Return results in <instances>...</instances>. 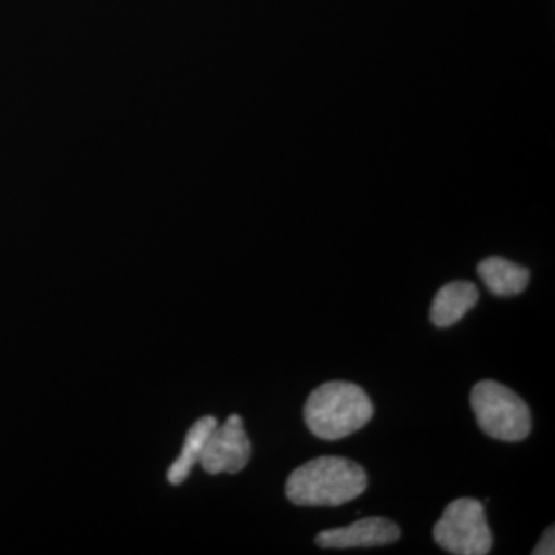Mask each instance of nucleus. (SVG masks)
Listing matches in <instances>:
<instances>
[{"label": "nucleus", "mask_w": 555, "mask_h": 555, "mask_svg": "<svg viewBox=\"0 0 555 555\" xmlns=\"http://www.w3.org/2000/svg\"><path fill=\"white\" fill-rule=\"evenodd\" d=\"M434 540L438 546L455 555L491 553L492 534L485 506L476 499H456L449 503L434 526Z\"/></svg>", "instance_id": "nucleus-4"}, {"label": "nucleus", "mask_w": 555, "mask_h": 555, "mask_svg": "<svg viewBox=\"0 0 555 555\" xmlns=\"http://www.w3.org/2000/svg\"><path fill=\"white\" fill-rule=\"evenodd\" d=\"M478 276L495 297H516L529 283V270L505 258L491 257L477 268Z\"/></svg>", "instance_id": "nucleus-8"}, {"label": "nucleus", "mask_w": 555, "mask_h": 555, "mask_svg": "<svg viewBox=\"0 0 555 555\" xmlns=\"http://www.w3.org/2000/svg\"><path fill=\"white\" fill-rule=\"evenodd\" d=\"M478 288L470 281H452L437 292L430 306V321L437 327H451L459 323L478 302Z\"/></svg>", "instance_id": "nucleus-7"}, {"label": "nucleus", "mask_w": 555, "mask_h": 555, "mask_svg": "<svg viewBox=\"0 0 555 555\" xmlns=\"http://www.w3.org/2000/svg\"><path fill=\"white\" fill-rule=\"evenodd\" d=\"M470 406L478 426L500 441H521L531 433L532 420L528 404L509 387L485 379L470 392Z\"/></svg>", "instance_id": "nucleus-3"}, {"label": "nucleus", "mask_w": 555, "mask_h": 555, "mask_svg": "<svg viewBox=\"0 0 555 555\" xmlns=\"http://www.w3.org/2000/svg\"><path fill=\"white\" fill-rule=\"evenodd\" d=\"M374 415L371 398L360 386L328 382L317 387L305 406L310 433L321 440H339L367 425Z\"/></svg>", "instance_id": "nucleus-2"}, {"label": "nucleus", "mask_w": 555, "mask_h": 555, "mask_svg": "<svg viewBox=\"0 0 555 555\" xmlns=\"http://www.w3.org/2000/svg\"><path fill=\"white\" fill-rule=\"evenodd\" d=\"M366 488V473L358 463L343 456H320L288 476L286 495L297 506L337 507L358 499Z\"/></svg>", "instance_id": "nucleus-1"}, {"label": "nucleus", "mask_w": 555, "mask_h": 555, "mask_svg": "<svg viewBox=\"0 0 555 555\" xmlns=\"http://www.w3.org/2000/svg\"><path fill=\"white\" fill-rule=\"evenodd\" d=\"M400 528L389 518L367 517L345 528L327 529L317 535L315 543L324 550L374 547L390 545L400 539Z\"/></svg>", "instance_id": "nucleus-6"}, {"label": "nucleus", "mask_w": 555, "mask_h": 555, "mask_svg": "<svg viewBox=\"0 0 555 555\" xmlns=\"http://www.w3.org/2000/svg\"><path fill=\"white\" fill-rule=\"evenodd\" d=\"M555 529L554 526H550L543 534L540 542L537 543L532 554L534 555H554L555 554Z\"/></svg>", "instance_id": "nucleus-10"}, {"label": "nucleus", "mask_w": 555, "mask_h": 555, "mask_svg": "<svg viewBox=\"0 0 555 555\" xmlns=\"http://www.w3.org/2000/svg\"><path fill=\"white\" fill-rule=\"evenodd\" d=\"M218 426L217 418L211 415L203 416L195 423L185 437L184 447H182L181 455L175 460L170 466L167 478L171 485H181L188 480L193 466L198 465L201 455H203L204 447H206L208 437Z\"/></svg>", "instance_id": "nucleus-9"}, {"label": "nucleus", "mask_w": 555, "mask_h": 555, "mask_svg": "<svg viewBox=\"0 0 555 555\" xmlns=\"http://www.w3.org/2000/svg\"><path fill=\"white\" fill-rule=\"evenodd\" d=\"M251 444L244 429L243 418L233 414L224 425L217 426L208 437L201 466L211 476L218 474H238L250 462Z\"/></svg>", "instance_id": "nucleus-5"}]
</instances>
